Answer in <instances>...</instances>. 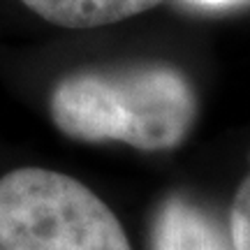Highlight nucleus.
Here are the masks:
<instances>
[{
	"label": "nucleus",
	"instance_id": "2",
	"mask_svg": "<svg viewBox=\"0 0 250 250\" xmlns=\"http://www.w3.org/2000/svg\"><path fill=\"white\" fill-rule=\"evenodd\" d=\"M0 250H132L116 213L74 176L19 167L0 176Z\"/></svg>",
	"mask_w": 250,
	"mask_h": 250
},
{
	"label": "nucleus",
	"instance_id": "3",
	"mask_svg": "<svg viewBox=\"0 0 250 250\" xmlns=\"http://www.w3.org/2000/svg\"><path fill=\"white\" fill-rule=\"evenodd\" d=\"M33 14L54 26L88 30L111 26L155 9L165 0H21Z\"/></svg>",
	"mask_w": 250,
	"mask_h": 250
},
{
	"label": "nucleus",
	"instance_id": "4",
	"mask_svg": "<svg viewBox=\"0 0 250 250\" xmlns=\"http://www.w3.org/2000/svg\"><path fill=\"white\" fill-rule=\"evenodd\" d=\"M155 250H227L220 234L186 202H169L158 218Z\"/></svg>",
	"mask_w": 250,
	"mask_h": 250
},
{
	"label": "nucleus",
	"instance_id": "1",
	"mask_svg": "<svg viewBox=\"0 0 250 250\" xmlns=\"http://www.w3.org/2000/svg\"><path fill=\"white\" fill-rule=\"evenodd\" d=\"M56 130L74 142L171 151L199 116L195 86L169 62H132L65 74L49 95Z\"/></svg>",
	"mask_w": 250,
	"mask_h": 250
},
{
	"label": "nucleus",
	"instance_id": "5",
	"mask_svg": "<svg viewBox=\"0 0 250 250\" xmlns=\"http://www.w3.org/2000/svg\"><path fill=\"white\" fill-rule=\"evenodd\" d=\"M229 239H232V250H250V171L232 199Z\"/></svg>",
	"mask_w": 250,
	"mask_h": 250
}]
</instances>
